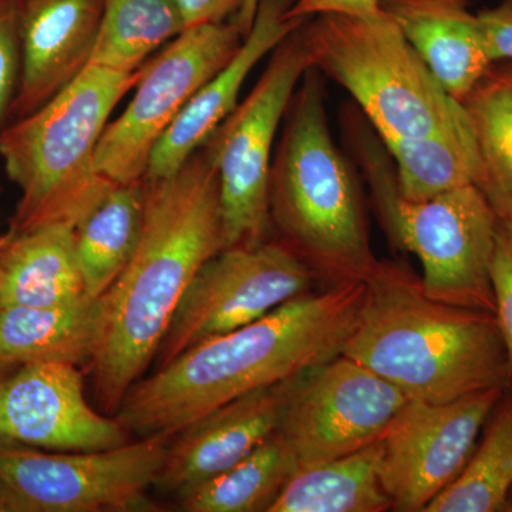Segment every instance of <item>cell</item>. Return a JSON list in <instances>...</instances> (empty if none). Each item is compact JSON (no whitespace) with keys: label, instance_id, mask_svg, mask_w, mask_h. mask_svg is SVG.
I'll return each mask as SVG.
<instances>
[{"label":"cell","instance_id":"obj_26","mask_svg":"<svg viewBox=\"0 0 512 512\" xmlns=\"http://www.w3.org/2000/svg\"><path fill=\"white\" fill-rule=\"evenodd\" d=\"M185 29L175 0H104L89 64L114 72H137L148 57Z\"/></svg>","mask_w":512,"mask_h":512},{"label":"cell","instance_id":"obj_11","mask_svg":"<svg viewBox=\"0 0 512 512\" xmlns=\"http://www.w3.org/2000/svg\"><path fill=\"white\" fill-rule=\"evenodd\" d=\"M244 35L234 20L187 28L143 66L136 94L107 124L97 147V171L114 183L146 177L151 154L194 94L238 52Z\"/></svg>","mask_w":512,"mask_h":512},{"label":"cell","instance_id":"obj_33","mask_svg":"<svg viewBox=\"0 0 512 512\" xmlns=\"http://www.w3.org/2000/svg\"><path fill=\"white\" fill-rule=\"evenodd\" d=\"M259 0H244V5L239 9L237 16H235L234 22L237 23L239 30L242 35L247 36L252 25H254L256 9H258Z\"/></svg>","mask_w":512,"mask_h":512},{"label":"cell","instance_id":"obj_9","mask_svg":"<svg viewBox=\"0 0 512 512\" xmlns=\"http://www.w3.org/2000/svg\"><path fill=\"white\" fill-rule=\"evenodd\" d=\"M170 437H138L101 451H43L0 440V483L25 512L154 510L147 493L157 484Z\"/></svg>","mask_w":512,"mask_h":512},{"label":"cell","instance_id":"obj_29","mask_svg":"<svg viewBox=\"0 0 512 512\" xmlns=\"http://www.w3.org/2000/svg\"><path fill=\"white\" fill-rule=\"evenodd\" d=\"M493 292L498 328L512 367V224L498 221L493 266Z\"/></svg>","mask_w":512,"mask_h":512},{"label":"cell","instance_id":"obj_24","mask_svg":"<svg viewBox=\"0 0 512 512\" xmlns=\"http://www.w3.org/2000/svg\"><path fill=\"white\" fill-rule=\"evenodd\" d=\"M295 471L291 450L275 433L228 470L177 497L188 512H269Z\"/></svg>","mask_w":512,"mask_h":512},{"label":"cell","instance_id":"obj_30","mask_svg":"<svg viewBox=\"0 0 512 512\" xmlns=\"http://www.w3.org/2000/svg\"><path fill=\"white\" fill-rule=\"evenodd\" d=\"M493 62H512V0L477 13Z\"/></svg>","mask_w":512,"mask_h":512},{"label":"cell","instance_id":"obj_3","mask_svg":"<svg viewBox=\"0 0 512 512\" xmlns=\"http://www.w3.org/2000/svg\"><path fill=\"white\" fill-rule=\"evenodd\" d=\"M342 355L410 400L447 403L512 382L493 312L431 299L406 266L380 262Z\"/></svg>","mask_w":512,"mask_h":512},{"label":"cell","instance_id":"obj_15","mask_svg":"<svg viewBox=\"0 0 512 512\" xmlns=\"http://www.w3.org/2000/svg\"><path fill=\"white\" fill-rule=\"evenodd\" d=\"M298 376L244 394L180 431L157 485L178 495L251 454L278 431Z\"/></svg>","mask_w":512,"mask_h":512},{"label":"cell","instance_id":"obj_13","mask_svg":"<svg viewBox=\"0 0 512 512\" xmlns=\"http://www.w3.org/2000/svg\"><path fill=\"white\" fill-rule=\"evenodd\" d=\"M505 387L447 403L407 400L380 437V481L392 510L424 512L467 466Z\"/></svg>","mask_w":512,"mask_h":512},{"label":"cell","instance_id":"obj_21","mask_svg":"<svg viewBox=\"0 0 512 512\" xmlns=\"http://www.w3.org/2000/svg\"><path fill=\"white\" fill-rule=\"evenodd\" d=\"M143 217V181L114 183L76 225V258L87 298L99 299L124 271L140 242Z\"/></svg>","mask_w":512,"mask_h":512},{"label":"cell","instance_id":"obj_1","mask_svg":"<svg viewBox=\"0 0 512 512\" xmlns=\"http://www.w3.org/2000/svg\"><path fill=\"white\" fill-rule=\"evenodd\" d=\"M143 197L136 252L97 299L89 367L96 402L109 416L156 359L192 278L224 249L220 174L207 143L170 177L143 180Z\"/></svg>","mask_w":512,"mask_h":512},{"label":"cell","instance_id":"obj_17","mask_svg":"<svg viewBox=\"0 0 512 512\" xmlns=\"http://www.w3.org/2000/svg\"><path fill=\"white\" fill-rule=\"evenodd\" d=\"M295 0H259L254 25L235 56L194 94L158 141L144 180L170 177L224 123L238 106L245 80L262 57L272 53L306 18L285 19Z\"/></svg>","mask_w":512,"mask_h":512},{"label":"cell","instance_id":"obj_35","mask_svg":"<svg viewBox=\"0 0 512 512\" xmlns=\"http://www.w3.org/2000/svg\"><path fill=\"white\" fill-rule=\"evenodd\" d=\"M18 369V366L10 365V363L0 362V382L6 379L13 372Z\"/></svg>","mask_w":512,"mask_h":512},{"label":"cell","instance_id":"obj_27","mask_svg":"<svg viewBox=\"0 0 512 512\" xmlns=\"http://www.w3.org/2000/svg\"><path fill=\"white\" fill-rule=\"evenodd\" d=\"M383 146L392 157L400 192L407 200H429L453 188L477 185L480 178L478 151L447 138L392 141Z\"/></svg>","mask_w":512,"mask_h":512},{"label":"cell","instance_id":"obj_23","mask_svg":"<svg viewBox=\"0 0 512 512\" xmlns=\"http://www.w3.org/2000/svg\"><path fill=\"white\" fill-rule=\"evenodd\" d=\"M480 156L477 187L501 221L512 224V62H494L461 101Z\"/></svg>","mask_w":512,"mask_h":512},{"label":"cell","instance_id":"obj_18","mask_svg":"<svg viewBox=\"0 0 512 512\" xmlns=\"http://www.w3.org/2000/svg\"><path fill=\"white\" fill-rule=\"evenodd\" d=\"M473 0H380V9L458 101L466 99L493 60Z\"/></svg>","mask_w":512,"mask_h":512},{"label":"cell","instance_id":"obj_7","mask_svg":"<svg viewBox=\"0 0 512 512\" xmlns=\"http://www.w3.org/2000/svg\"><path fill=\"white\" fill-rule=\"evenodd\" d=\"M313 67L342 86L383 144L447 138L478 151L463 103L392 19L319 13L302 26Z\"/></svg>","mask_w":512,"mask_h":512},{"label":"cell","instance_id":"obj_31","mask_svg":"<svg viewBox=\"0 0 512 512\" xmlns=\"http://www.w3.org/2000/svg\"><path fill=\"white\" fill-rule=\"evenodd\" d=\"M343 13L362 19L382 18L380 0H295L285 19H303L319 13Z\"/></svg>","mask_w":512,"mask_h":512},{"label":"cell","instance_id":"obj_14","mask_svg":"<svg viewBox=\"0 0 512 512\" xmlns=\"http://www.w3.org/2000/svg\"><path fill=\"white\" fill-rule=\"evenodd\" d=\"M117 417L87 402L79 366L29 363L0 382V440L50 451H101L128 443Z\"/></svg>","mask_w":512,"mask_h":512},{"label":"cell","instance_id":"obj_19","mask_svg":"<svg viewBox=\"0 0 512 512\" xmlns=\"http://www.w3.org/2000/svg\"><path fill=\"white\" fill-rule=\"evenodd\" d=\"M74 227L45 225L0 239V308L57 306L86 298Z\"/></svg>","mask_w":512,"mask_h":512},{"label":"cell","instance_id":"obj_16","mask_svg":"<svg viewBox=\"0 0 512 512\" xmlns=\"http://www.w3.org/2000/svg\"><path fill=\"white\" fill-rule=\"evenodd\" d=\"M103 6L104 0H16L22 70L10 121L29 116L82 73Z\"/></svg>","mask_w":512,"mask_h":512},{"label":"cell","instance_id":"obj_32","mask_svg":"<svg viewBox=\"0 0 512 512\" xmlns=\"http://www.w3.org/2000/svg\"><path fill=\"white\" fill-rule=\"evenodd\" d=\"M185 22V28L221 23L234 19L244 0H175Z\"/></svg>","mask_w":512,"mask_h":512},{"label":"cell","instance_id":"obj_6","mask_svg":"<svg viewBox=\"0 0 512 512\" xmlns=\"http://www.w3.org/2000/svg\"><path fill=\"white\" fill-rule=\"evenodd\" d=\"M343 131L384 231L419 258L424 293L448 305L494 313L491 266L500 218L480 188L468 184L429 200H407L392 157L365 116L346 107Z\"/></svg>","mask_w":512,"mask_h":512},{"label":"cell","instance_id":"obj_20","mask_svg":"<svg viewBox=\"0 0 512 512\" xmlns=\"http://www.w3.org/2000/svg\"><path fill=\"white\" fill-rule=\"evenodd\" d=\"M97 333V299L57 306L0 308V362L87 365Z\"/></svg>","mask_w":512,"mask_h":512},{"label":"cell","instance_id":"obj_28","mask_svg":"<svg viewBox=\"0 0 512 512\" xmlns=\"http://www.w3.org/2000/svg\"><path fill=\"white\" fill-rule=\"evenodd\" d=\"M22 70L16 0H0V131L8 126Z\"/></svg>","mask_w":512,"mask_h":512},{"label":"cell","instance_id":"obj_22","mask_svg":"<svg viewBox=\"0 0 512 512\" xmlns=\"http://www.w3.org/2000/svg\"><path fill=\"white\" fill-rule=\"evenodd\" d=\"M380 440L335 460L299 468L269 512H382L392 503L380 481Z\"/></svg>","mask_w":512,"mask_h":512},{"label":"cell","instance_id":"obj_34","mask_svg":"<svg viewBox=\"0 0 512 512\" xmlns=\"http://www.w3.org/2000/svg\"><path fill=\"white\" fill-rule=\"evenodd\" d=\"M0 512H25L18 498L3 483H0Z\"/></svg>","mask_w":512,"mask_h":512},{"label":"cell","instance_id":"obj_12","mask_svg":"<svg viewBox=\"0 0 512 512\" xmlns=\"http://www.w3.org/2000/svg\"><path fill=\"white\" fill-rule=\"evenodd\" d=\"M407 400L399 387L339 355L296 377L276 433L296 470L315 466L376 443Z\"/></svg>","mask_w":512,"mask_h":512},{"label":"cell","instance_id":"obj_4","mask_svg":"<svg viewBox=\"0 0 512 512\" xmlns=\"http://www.w3.org/2000/svg\"><path fill=\"white\" fill-rule=\"evenodd\" d=\"M323 79L309 67L286 110L269 180L271 228L330 284L366 282L380 261L359 184L330 134Z\"/></svg>","mask_w":512,"mask_h":512},{"label":"cell","instance_id":"obj_2","mask_svg":"<svg viewBox=\"0 0 512 512\" xmlns=\"http://www.w3.org/2000/svg\"><path fill=\"white\" fill-rule=\"evenodd\" d=\"M366 282L340 281L282 303L261 319L185 350L124 397L117 419L137 437L177 436L244 394L342 355Z\"/></svg>","mask_w":512,"mask_h":512},{"label":"cell","instance_id":"obj_36","mask_svg":"<svg viewBox=\"0 0 512 512\" xmlns=\"http://www.w3.org/2000/svg\"><path fill=\"white\" fill-rule=\"evenodd\" d=\"M507 511L512 512V494H511V498H510V503H508Z\"/></svg>","mask_w":512,"mask_h":512},{"label":"cell","instance_id":"obj_25","mask_svg":"<svg viewBox=\"0 0 512 512\" xmlns=\"http://www.w3.org/2000/svg\"><path fill=\"white\" fill-rule=\"evenodd\" d=\"M484 429L460 476L424 512L507 511L512 494V382Z\"/></svg>","mask_w":512,"mask_h":512},{"label":"cell","instance_id":"obj_5","mask_svg":"<svg viewBox=\"0 0 512 512\" xmlns=\"http://www.w3.org/2000/svg\"><path fill=\"white\" fill-rule=\"evenodd\" d=\"M143 67L114 72L87 64L42 107L0 131V157L20 191L8 234L76 225L114 181L96 167L97 147L114 107L136 87Z\"/></svg>","mask_w":512,"mask_h":512},{"label":"cell","instance_id":"obj_10","mask_svg":"<svg viewBox=\"0 0 512 512\" xmlns=\"http://www.w3.org/2000/svg\"><path fill=\"white\" fill-rule=\"evenodd\" d=\"M318 276L279 239L222 249L201 266L178 303L158 346L157 369L308 293Z\"/></svg>","mask_w":512,"mask_h":512},{"label":"cell","instance_id":"obj_8","mask_svg":"<svg viewBox=\"0 0 512 512\" xmlns=\"http://www.w3.org/2000/svg\"><path fill=\"white\" fill-rule=\"evenodd\" d=\"M303 23L272 50L251 94L205 141L220 174L224 249L268 239L276 131L303 74L312 66Z\"/></svg>","mask_w":512,"mask_h":512}]
</instances>
